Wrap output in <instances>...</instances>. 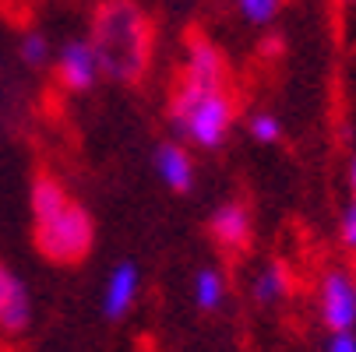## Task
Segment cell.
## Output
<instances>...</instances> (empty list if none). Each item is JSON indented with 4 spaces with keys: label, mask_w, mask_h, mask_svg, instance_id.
Segmentation results:
<instances>
[{
    "label": "cell",
    "mask_w": 356,
    "mask_h": 352,
    "mask_svg": "<svg viewBox=\"0 0 356 352\" xmlns=\"http://www.w3.org/2000/svg\"><path fill=\"white\" fill-rule=\"evenodd\" d=\"M325 352H356V331H332Z\"/></svg>",
    "instance_id": "cell-17"
},
{
    "label": "cell",
    "mask_w": 356,
    "mask_h": 352,
    "mask_svg": "<svg viewBox=\"0 0 356 352\" xmlns=\"http://www.w3.org/2000/svg\"><path fill=\"white\" fill-rule=\"evenodd\" d=\"M173 124L194 144L219 148L233 124V103H229L226 88H201V85L184 81L173 99Z\"/></svg>",
    "instance_id": "cell-3"
},
{
    "label": "cell",
    "mask_w": 356,
    "mask_h": 352,
    "mask_svg": "<svg viewBox=\"0 0 356 352\" xmlns=\"http://www.w3.org/2000/svg\"><path fill=\"white\" fill-rule=\"evenodd\" d=\"M222 299H226V282L216 268H201L194 275V303L201 310H219L222 307Z\"/></svg>",
    "instance_id": "cell-11"
},
{
    "label": "cell",
    "mask_w": 356,
    "mask_h": 352,
    "mask_svg": "<svg viewBox=\"0 0 356 352\" xmlns=\"http://www.w3.org/2000/svg\"><path fill=\"white\" fill-rule=\"evenodd\" d=\"M29 321H32L29 289L4 261H0V331L18 335V331L29 328Z\"/></svg>",
    "instance_id": "cell-6"
},
{
    "label": "cell",
    "mask_w": 356,
    "mask_h": 352,
    "mask_svg": "<svg viewBox=\"0 0 356 352\" xmlns=\"http://www.w3.org/2000/svg\"><path fill=\"white\" fill-rule=\"evenodd\" d=\"M247 131H250L254 141H261V144H272V141H279V134H282V127H279V120H275L272 113H254L250 124H247Z\"/></svg>",
    "instance_id": "cell-15"
},
{
    "label": "cell",
    "mask_w": 356,
    "mask_h": 352,
    "mask_svg": "<svg viewBox=\"0 0 356 352\" xmlns=\"http://www.w3.org/2000/svg\"><path fill=\"white\" fill-rule=\"evenodd\" d=\"M187 85H201V88H226V71H222V57L219 49L205 39H194L187 49Z\"/></svg>",
    "instance_id": "cell-8"
},
{
    "label": "cell",
    "mask_w": 356,
    "mask_h": 352,
    "mask_svg": "<svg viewBox=\"0 0 356 352\" xmlns=\"http://www.w3.org/2000/svg\"><path fill=\"white\" fill-rule=\"evenodd\" d=\"M236 8L250 25H268L279 15V0H236Z\"/></svg>",
    "instance_id": "cell-14"
},
{
    "label": "cell",
    "mask_w": 356,
    "mask_h": 352,
    "mask_svg": "<svg viewBox=\"0 0 356 352\" xmlns=\"http://www.w3.org/2000/svg\"><path fill=\"white\" fill-rule=\"evenodd\" d=\"M99 71H103V64H99V53H95L92 42L74 39V42H64L60 46V53H57V74H60L64 88L88 92L99 81Z\"/></svg>",
    "instance_id": "cell-5"
},
{
    "label": "cell",
    "mask_w": 356,
    "mask_h": 352,
    "mask_svg": "<svg viewBox=\"0 0 356 352\" xmlns=\"http://www.w3.org/2000/svg\"><path fill=\"white\" fill-rule=\"evenodd\" d=\"M18 53H22V60H25L29 67H42V64L49 60V42H46V35L29 32V35H22V42H18Z\"/></svg>",
    "instance_id": "cell-13"
},
{
    "label": "cell",
    "mask_w": 356,
    "mask_h": 352,
    "mask_svg": "<svg viewBox=\"0 0 356 352\" xmlns=\"http://www.w3.org/2000/svg\"><path fill=\"white\" fill-rule=\"evenodd\" d=\"M95 53L110 78L131 81L145 71L148 60V25L141 11L127 0H113L95 18Z\"/></svg>",
    "instance_id": "cell-2"
},
{
    "label": "cell",
    "mask_w": 356,
    "mask_h": 352,
    "mask_svg": "<svg viewBox=\"0 0 356 352\" xmlns=\"http://www.w3.org/2000/svg\"><path fill=\"white\" fill-rule=\"evenodd\" d=\"M32 233L39 254H46L54 265L81 261L95 236L88 212L54 176H39L32 183Z\"/></svg>",
    "instance_id": "cell-1"
},
{
    "label": "cell",
    "mask_w": 356,
    "mask_h": 352,
    "mask_svg": "<svg viewBox=\"0 0 356 352\" xmlns=\"http://www.w3.org/2000/svg\"><path fill=\"white\" fill-rule=\"evenodd\" d=\"M339 236H342V243L349 246V250H356V201L342 212V222H339Z\"/></svg>",
    "instance_id": "cell-16"
},
{
    "label": "cell",
    "mask_w": 356,
    "mask_h": 352,
    "mask_svg": "<svg viewBox=\"0 0 356 352\" xmlns=\"http://www.w3.org/2000/svg\"><path fill=\"white\" fill-rule=\"evenodd\" d=\"M212 236H216L222 246H229V250L243 246V243L250 240V215H247V208L236 205V201H229V205H219V208L212 212Z\"/></svg>",
    "instance_id": "cell-10"
},
{
    "label": "cell",
    "mask_w": 356,
    "mask_h": 352,
    "mask_svg": "<svg viewBox=\"0 0 356 352\" xmlns=\"http://www.w3.org/2000/svg\"><path fill=\"white\" fill-rule=\"evenodd\" d=\"M318 310L328 331H356V278L349 271H328L321 278Z\"/></svg>",
    "instance_id": "cell-4"
},
{
    "label": "cell",
    "mask_w": 356,
    "mask_h": 352,
    "mask_svg": "<svg viewBox=\"0 0 356 352\" xmlns=\"http://www.w3.org/2000/svg\"><path fill=\"white\" fill-rule=\"evenodd\" d=\"M138 289H141V271L138 265L124 261L110 271L106 278V289H103V314L110 321H120L131 307H134V299H138Z\"/></svg>",
    "instance_id": "cell-7"
},
{
    "label": "cell",
    "mask_w": 356,
    "mask_h": 352,
    "mask_svg": "<svg viewBox=\"0 0 356 352\" xmlns=\"http://www.w3.org/2000/svg\"><path fill=\"white\" fill-rule=\"evenodd\" d=\"M349 183H353V194H356V159H353V169H349Z\"/></svg>",
    "instance_id": "cell-18"
},
{
    "label": "cell",
    "mask_w": 356,
    "mask_h": 352,
    "mask_svg": "<svg viewBox=\"0 0 356 352\" xmlns=\"http://www.w3.org/2000/svg\"><path fill=\"white\" fill-rule=\"evenodd\" d=\"M289 278H286V268L282 265H268L258 271V278H254V299L258 303H275V299H282Z\"/></svg>",
    "instance_id": "cell-12"
},
{
    "label": "cell",
    "mask_w": 356,
    "mask_h": 352,
    "mask_svg": "<svg viewBox=\"0 0 356 352\" xmlns=\"http://www.w3.org/2000/svg\"><path fill=\"white\" fill-rule=\"evenodd\" d=\"M156 173H159V180L170 187V190H191L194 187V162H191V156H187V148H180V144H173V141H166V144H159L156 148Z\"/></svg>",
    "instance_id": "cell-9"
}]
</instances>
